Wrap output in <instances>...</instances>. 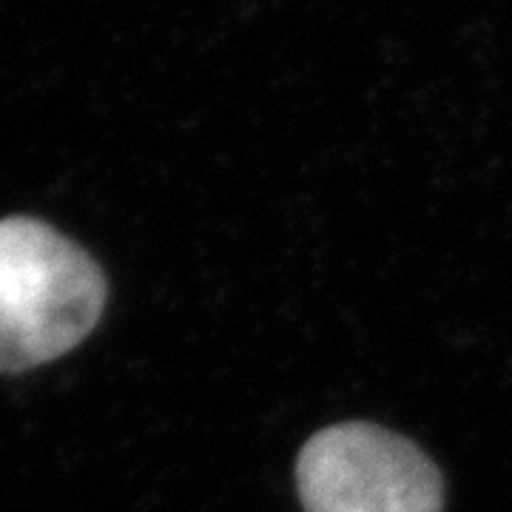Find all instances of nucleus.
<instances>
[{"instance_id": "nucleus-1", "label": "nucleus", "mask_w": 512, "mask_h": 512, "mask_svg": "<svg viewBox=\"0 0 512 512\" xmlns=\"http://www.w3.org/2000/svg\"><path fill=\"white\" fill-rule=\"evenodd\" d=\"M106 308V279L72 239L29 217L0 220V373L55 362Z\"/></svg>"}, {"instance_id": "nucleus-2", "label": "nucleus", "mask_w": 512, "mask_h": 512, "mask_svg": "<svg viewBox=\"0 0 512 512\" xmlns=\"http://www.w3.org/2000/svg\"><path fill=\"white\" fill-rule=\"evenodd\" d=\"M305 512H441L439 467L413 441L367 421L333 424L296 461Z\"/></svg>"}]
</instances>
